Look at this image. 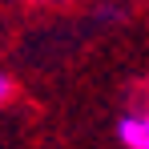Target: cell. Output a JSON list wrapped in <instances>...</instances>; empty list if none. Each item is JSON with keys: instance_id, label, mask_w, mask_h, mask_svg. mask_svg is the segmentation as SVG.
Here are the masks:
<instances>
[{"instance_id": "6da1fadb", "label": "cell", "mask_w": 149, "mask_h": 149, "mask_svg": "<svg viewBox=\"0 0 149 149\" xmlns=\"http://www.w3.org/2000/svg\"><path fill=\"white\" fill-rule=\"evenodd\" d=\"M117 141L125 149H149V109L145 105L125 109L117 117Z\"/></svg>"}, {"instance_id": "7a4b0ae2", "label": "cell", "mask_w": 149, "mask_h": 149, "mask_svg": "<svg viewBox=\"0 0 149 149\" xmlns=\"http://www.w3.org/2000/svg\"><path fill=\"white\" fill-rule=\"evenodd\" d=\"M12 97H16V81H12L8 73H0V109H4Z\"/></svg>"}, {"instance_id": "3957f363", "label": "cell", "mask_w": 149, "mask_h": 149, "mask_svg": "<svg viewBox=\"0 0 149 149\" xmlns=\"http://www.w3.org/2000/svg\"><path fill=\"white\" fill-rule=\"evenodd\" d=\"M141 105H145V109H149V81H145V85H141Z\"/></svg>"}, {"instance_id": "277c9868", "label": "cell", "mask_w": 149, "mask_h": 149, "mask_svg": "<svg viewBox=\"0 0 149 149\" xmlns=\"http://www.w3.org/2000/svg\"><path fill=\"white\" fill-rule=\"evenodd\" d=\"M32 4H49V8H56V4H69V0H32Z\"/></svg>"}]
</instances>
